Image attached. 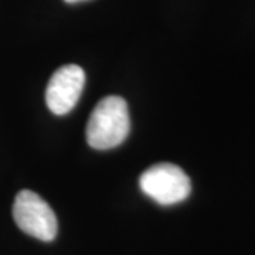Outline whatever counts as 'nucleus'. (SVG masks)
Instances as JSON below:
<instances>
[{
	"mask_svg": "<svg viewBox=\"0 0 255 255\" xmlns=\"http://www.w3.org/2000/svg\"><path fill=\"white\" fill-rule=\"evenodd\" d=\"M130 130L127 101L118 95L105 97L97 104L87 124V142L98 150L119 146Z\"/></svg>",
	"mask_w": 255,
	"mask_h": 255,
	"instance_id": "1",
	"label": "nucleus"
},
{
	"mask_svg": "<svg viewBox=\"0 0 255 255\" xmlns=\"http://www.w3.org/2000/svg\"><path fill=\"white\" fill-rule=\"evenodd\" d=\"M139 186L147 197L162 206H172L190 196V177L173 163H157L147 167L139 179Z\"/></svg>",
	"mask_w": 255,
	"mask_h": 255,
	"instance_id": "2",
	"label": "nucleus"
},
{
	"mask_svg": "<svg viewBox=\"0 0 255 255\" xmlns=\"http://www.w3.org/2000/svg\"><path fill=\"white\" fill-rule=\"evenodd\" d=\"M13 219L17 227L41 241H53L58 223L53 209L46 200L31 190H20L13 203Z\"/></svg>",
	"mask_w": 255,
	"mask_h": 255,
	"instance_id": "3",
	"label": "nucleus"
},
{
	"mask_svg": "<svg viewBox=\"0 0 255 255\" xmlns=\"http://www.w3.org/2000/svg\"><path fill=\"white\" fill-rule=\"evenodd\" d=\"M85 85V73L77 64H67L55 71L47 84L46 104L55 115H65L80 101Z\"/></svg>",
	"mask_w": 255,
	"mask_h": 255,
	"instance_id": "4",
	"label": "nucleus"
},
{
	"mask_svg": "<svg viewBox=\"0 0 255 255\" xmlns=\"http://www.w3.org/2000/svg\"><path fill=\"white\" fill-rule=\"evenodd\" d=\"M67 3H78V1H84V0H64Z\"/></svg>",
	"mask_w": 255,
	"mask_h": 255,
	"instance_id": "5",
	"label": "nucleus"
}]
</instances>
